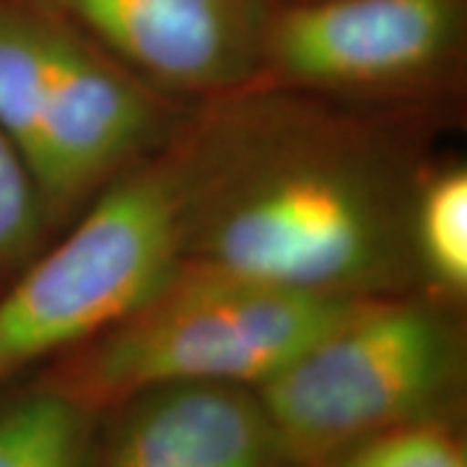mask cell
I'll use <instances>...</instances> for the list:
<instances>
[{"mask_svg": "<svg viewBox=\"0 0 467 467\" xmlns=\"http://www.w3.org/2000/svg\"><path fill=\"white\" fill-rule=\"evenodd\" d=\"M184 263L325 299L418 291L408 211L420 167L317 97L254 86L190 115Z\"/></svg>", "mask_w": 467, "mask_h": 467, "instance_id": "6da1fadb", "label": "cell"}, {"mask_svg": "<svg viewBox=\"0 0 467 467\" xmlns=\"http://www.w3.org/2000/svg\"><path fill=\"white\" fill-rule=\"evenodd\" d=\"M192 115V112H190ZM190 117L0 288V384L45 367L133 312L184 263Z\"/></svg>", "mask_w": 467, "mask_h": 467, "instance_id": "7a4b0ae2", "label": "cell"}, {"mask_svg": "<svg viewBox=\"0 0 467 467\" xmlns=\"http://www.w3.org/2000/svg\"><path fill=\"white\" fill-rule=\"evenodd\" d=\"M361 301L182 263L133 312L32 374L97 413L161 384L257 389Z\"/></svg>", "mask_w": 467, "mask_h": 467, "instance_id": "3957f363", "label": "cell"}, {"mask_svg": "<svg viewBox=\"0 0 467 467\" xmlns=\"http://www.w3.org/2000/svg\"><path fill=\"white\" fill-rule=\"evenodd\" d=\"M467 337L457 304L405 291L356 304L257 387L296 467L416 420H462Z\"/></svg>", "mask_w": 467, "mask_h": 467, "instance_id": "277c9868", "label": "cell"}, {"mask_svg": "<svg viewBox=\"0 0 467 467\" xmlns=\"http://www.w3.org/2000/svg\"><path fill=\"white\" fill-rule=\"evenodd\" d=\"M187 117L184 101L156 91L47 8V81L32 171L52 232L167 146Z\"/></svg>", "mask_w": 467, "mask_h": 467, "instance_id": "5b68a950", "label": "cell"}, {"mask_svg": "<svg viewBox=\"0 0 467 467\" xmlns=\"http://www.w3.org/2000/svg\"><path fill=\"white\" fill-rule=\"evenodd\" d=\"M467 0H281L260 86L317 99L416 94L457 67Z\"/></svg>", "mask_w": 467, "mask_h": 467, "instance_id": "8992f818", "label": "cell"}, {"mask_svg": "<svg viewBox=\"0 0 467 467\" xmlns=\"http://www.w3.org/2000/svg\"><path fill=\"white\" fill-rule=\"evenodd\" d=\"M42 3L156 91L198 107L260 86L281 0Z\"/></svg>", "mask_w": 467, "mask_h": 467, "instance_id": "52a82bcc", "label": "cell"}, {"mask_svg": "<svg viewBox=\"0 0 467 467\" xmlns=\"http://www.w3.org/2000/svg\"><path fill=\"white\" fill-rule=\"evenodd\" d=\"M94 467H296L257 389L150 387L101 413Z\"/></svg>", "mask_w": 467, "mask_h": 467, "instance_id": "ba28073f", "label": "cell"}, {"mask_svg": "<svg viewBox=\"0 0 467 467\" xmlns=\"http://www.w3.org/2000/svg\"><path fill=\"white\" fill-rule=\"evenodd\" d=\"M99 423L32 371L0 384V467H94Z\"/></svg>", "mask_w": 467, "mask_h": 467, "instance_id": "9c48e42d", "label": "cell"}, {"mask_svg": "<svg viewBox=\"0 0 467 467\" xmlns=\"http://www.w3.org/2000/svg\"><path fill=\"white\" fill-rule=\"evenodd\" d=\"M408 247L418 291L450 304L467 294V169L457 161L420 169L410 211Z\"/></svg>", "mask_w": 467, "mask_h": 467, "instance_id": "30bf717a", "label": "cell"}, {"mask_svg": "<svg viewBox=\"0 0 467 467\" xmlns=\"http://www.w3.org/2000/svg\"><path fill=\"white\" fill-rule=\"evenodd\" d=\"M306 467H467L462 420H416L361 436Z\"/></svg>", "mask_w": 467, "mask_h": 467, "instance_id": "8fae6325", "label": "cell"}, {"mask_svg": "<svg viewBox=\"0 0 467 467\" xmlns=\"http://www.w3.org/2000/svg\"><path fill=\"white\" fill-rule=\"evenodd\" d=\"M50 232L32 169L0 130V288L50 242Z\"/></svg>", "mask_w": 467, "mask_h": 467, "instance_id": "7c38bea8", "label": "cell"}]
</instances>
